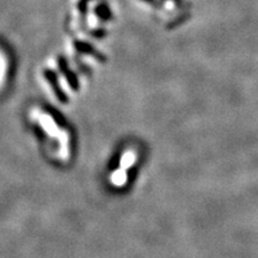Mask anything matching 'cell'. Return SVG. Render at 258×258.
Returning a JSON list of instances; mask_svg holds the SVG:
<instances>
[{
  "label": "cell",
  "instance_id": "cell-3",
  "mask_svg": "<svg viewBox=\"0 0 258 258\" xmlns=\"http://www.w3.org/2000/svg\"><path fill=\"white\" fill-rule=\"evenodd\" d=\"M110 180L115 186H123L127 183V170L121 169V167L116 170L115 172H112Z\"/></svg>",
  "mask_w": 258,
  "mask_h": 258
},
{
  "label": "cell",
  "instance_id": "cell-1",
  "mask_svg": "<svg viewBox=\"0 0 258 258\" xmlns=\"http://www.w3.org/2000/svg\"><path fill=\"white\" fill-rule=\"evenodd\" d=\"M32 117L35 118L37 122H40V125L44 129L47 135H49L50 138L56 139L60 141V157L62 159H69L70 156V148H69V133L66 131H62L57 127L53 118L50 117L48 114H44L40 110H32Z\"/></svg>",
  "mask_w": 258,
  "mask_h": 258
},
{
  "label": "cell",
  "instance_id": "cell-2",
  "mask_svg": "<svg viewBox=\"0 0 258 258\" xmlns=\"http://www.w3.org/2000/svg\"><path fill=\"white\" fill-rule=\"evenodd\" d=\"M137 161V152L133 150H128L127 152L123 153V156L121 157L120 161V167L121 169L128 170L129 167H132Z\"/></svg>",
  "mask_w": 258,
  "mask_h": 258
}]
</instances>
